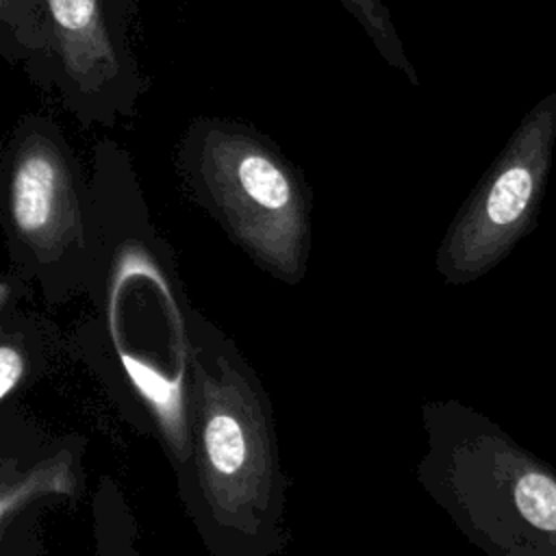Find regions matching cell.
I'll list each match as a JSON object with an SVG mask.
<instances>
[{
	"mask_svg": "<svg viewBox=\"0 0 556 556\" xmlns=\"http://www.w3.org/2000/svg\"><path fill=\"white\" fill-rule=\"evenodd\" d=\"M83 439H63L26 467L2 454L0 528L20 521L46 497H76L83 489Z\"/></svg>",
	"mask_w": 556,
	"mask_h": 556,
	"instance_id": "obj_7",
	"label": "cell"
},
{
	"mask_svg": "<svg viewBox=\"0 0 556 556\" xmlns=\"http://www.w3.org/2000/svg\"><path fill=\"white\" fill-rule=\"evenodd\" d=\"M0 402L7 406L15 395L35 382L46 365L43 350H37V328L11 306H0Z\"/></svg>",
	"mask_w": 556,
	"mask_h": 556,
	"instance_id": "obj_9",
	"label": "cell"
},
{
	"mask_svg": "<svg viewBox=\"0 0 556 556\" xmlns=\"http://www.w3.org/2000/svg\"><path fill=\"white\" fill-rule=\"evenodd\" d=\"M426 450L415 478L486 556H556V473L458 400L419 408Z\"/></svg>",
	"mask_w": 556,
	"mask_h": 556,
	"instance_id": "obj_2",
	"label": "cell"
},
{
	"mask_svg": "<svg viewBox=\"0 0 556 556\" xmlns=\"http://www.w3.org/2000/svg\"><path fill=\"white\" fill-rule=\"evenodd\" d=\"M4 228L17 269L37 276L48 300L70 269H89L87 187L59 130L41 117H26L9 143Z\"/></svg>",
	"mask_w": 556,
	"mask_h": 556,
	"instance_id": "obj_5",
	"label": "cell"
},
{
	"mask_svg": "<svg viewBox=\"0 0 556 556\" xmlns=\"http://www.w3.org/2000/svg\"><path fill=\"white\" fill-rule=\"evenodd\" d=\"M195 195L271 276L295 285L311 250V208L295 167L245 126L202 119L182 148Z\"/></svg>",
	"mask_w": 556,
	"mask_h": 556,
	"instance_id": "obj_3",
	"label": "cell"
},
{
	"mask_svg": "<svg viewBox=\"0 0 556 556\" xmlns=\"http://www.w3.org/2000/svg\"><path fill=\"white\" fill-rule=\"evenodd\" d=\"M556 148V91L541 96L458 208L434 265L452 287L495 269L536 226Z\"/></svg>",
	"mask_w": 556,
	"mask_h": 556,
	"instance_id": "obj_4",
	"label": "cell"
},
{
	"mask_svg": "<svg viewBox=\"0 0 556 556\" xmlns=\"http://www.w3.org/2000/svg\"><path fill=\"white\" fill-rule=\"evenodd\" d=\"M91 556H143L137 545L139 521L124 486L109 473L98 478L91 495Z\"/></svg>",
	"mask_w": 556,
	"mask_h": 556,
	"instance_id": "obj_8",
	"label": "cell"
},
{
	"mask_svg": "<svg viewBox=\"0 0 556 556\" xmlns=\"http://www.w3.org/2000/svg\"><path fill=\"white\" fill-rule=\"evenodd\" d=\"M189 332L193 443L176 497L211 556H282L289 478L271 397L235 343L193 311Z\"/></svg>",
	"mask_w": 556,
	"mask_h": 556,
	"instance_id": "obj_1",
	"label": "cell"
},
{
	"mask_svg": "<svg viewBox=\"0 0 556 556\" xmlns=\"http://www.w3.org/2000/svg\"><path fill=\"white\" fill-rule=\"evenodd\" d=\"M52 85L83 119L130 115L141 91L130 56L115 41L104 0H35Z\"/></svg>",
	"mask_w": 556,
	"mask_h": 556,
	"instance_id": "obj_6",
	"label": "cell"
},
{
	"mask_svg": "<svg viewBox=\"0 0 556 556\" xmlns=\"http://www.w3.org/2000/svg\"><path fill=\"white\" fill-rule=\"evenodd\" d=\"M348 13L361 24L365 35L371 39L378 54L400 74H404L413 85H417V70L413 67L402 39L393 26L391 13L384 0H339Z\"/></svg>",
	"mask_w": 556,
	"mask_h": 556,
	"instance_id": "obj_10",
	"label": "cell"
}]
</instances>
